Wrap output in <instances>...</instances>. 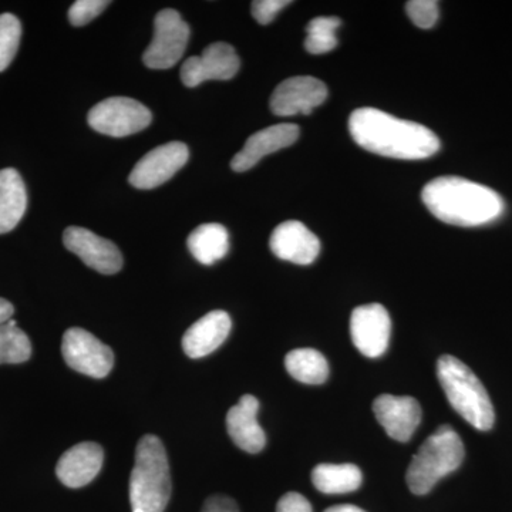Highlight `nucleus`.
Listing matches in <instances>:
<instances>
[{
  "label": "nucleus",
  "instance_id": "obj_8",
  "mask_svg": "<svg viewBox=\"0 0 512 512\" xmlns=\"http://www.w3.org/2000/svg\"><path fill=\"white\" fill-rule=\"evenodd\" d=\"M62 353L64 362L70 369L93 379L109 376L114 366L113 350L82 328H72L64 332Z\"/></svg>",
  "mask_w": 512,
  "mask_h": 512
},
{
  "label": "nucleus",
  "instance_id": "obj_19",
  "mask_svg": "<svg viewBox=\"0 0 512 512\" xmlns=\"http://www.w3.org/2000/svg\"><path fill=\"white\" fill-rule=\"evenodd\" d=\"M232 320L227 312L212 311L185 332L183 349L191 359H201L215 352L227 340Z\"/></svg>",
  "mask_w": 512,
  "mask_h": 512
},
{
  "label": "nucleus",
  "instance_id": "obj_27",
  "mask_svg": "<svg viewBox=\"0 0 512 512\" xmlns=\"http://www.w3.org/2000/svg\"><path fill=\"white\" fill-rule=\"evenodd\" d=\"M407 15L420 29H431L439 20V2L436 0H412L406 3Z\"/></svg>",
  "mask_w": 512,
  "mask_h": 512
},
{
  "label": "nucleus",
  "instance_id": "obj_6",
  "mask_svg": "<svg viewBox=\"0 0 512 512\" xmlns=\"http://www.w3.org/2000/svg\"><path fill=\"white\" fill-rule=\"evenodd\" d=\"M153 120V114L140 101L130 97H109L89 111V126L110 137H127L140 133Z\"/></svg>",
  "mask_w": 512,
  "mask_h": 512
},
{
  "label": "nucleus",
  "instance_id": "obj_28",
  "mask_svg": "<svg viewBox=\"0 0 512 512\" xmlns=\"http://www.w3.org/2000/svg\"><path fill=\"white\" fill-rule=\"evenodd\" d=\"M110 2L107 0H77L69 9V20L76 28H82L103 12Z\"/></svg>",
  "mask_w": 512,
  "mask_h": 512
},
{
  "label": "nucleus",
  "instance_id": "obj_23",
  "mask_svg": "<svg viewBox=\"0 0 512 512\" xmlns=\"http://www.w3.org/2000/svg\"><path fill=\"white\" fill-rule=\"evenodd\" d=\"M289 375L305 384H322L328 380L329 365L326 357L311 348L295 349L285 357Z\"/></svg>",
  "mask_w": 512,
  "mask_h": 512
},
{
  "label": "nucleus",
  "instance_id": "obj_32",
  "mask_svg": "<svg viewBox=\"0 0 512 512\" xmlns=\"http://www.w3.org/2000/svg\"><path fill=\"white\" fill-rule=\"evenodd\" d=\"M13 313H15V308H13L12 303L0 298V325L8 323L12 319Z\"/></svg>",
  "mask_w": 512,
  "mask_h": 512
},
{
  "label": "nucleus",
  "instance_id": "obj_1",
  "mask_svg": "<svg viewBox=\"0 0 512 512\" xmlns=\"http://www.w3.org/2000/svg\"><path fill=\"white\" fill-rule=\"evenodd\" d=\"M349 131L357 146L396 160H424L434 156L441 146L439 137L430 128L397 119L373 107L353 111Z\"/></svg>",
  "mask_w": 512,
  "mask_h": 512
},
{
  "label": "nucleus",
  "instance_id": "obj_33",
  "mask_svg": "<svg viewBox=\"0 0 512 512\" xmlns=\"http://www.w3.org/2000/svg\"><path fill=\"white\" fill-rule=\"evenodd\" d=\"M325 512H366L362 510V508L356 507V505L350 504H342V505H333V507L328 508Z\"/></svg>",
  "mask_w": 512,
  "mask_h": 512
},
{
  "label": "nucleus",
  "instance_id": "obj_24",
  "mask_svg": "<svg viewBox=\"0 0 512 512\" xmlns=\"http://www.w3.org/2000/svg\"><path fill=\"white\" fill-rule=\"evenodd\" d=\"M32 356V343L16 320L0 325V365H19Z\"/></svg>",
  "mask_w": 512,
  "mask_h": 512
},
{
  "label": "nucleus",
  "instance_id": "obj_17",
  "mask_svg": "<svg viewBox=\"0 0 512 512\" xmlns=\"http://www.w3.org/2000/svg\"><path fill=\"white\" fill-rule=\"evenodd\" d=\"M104 451L100 444L84 441L67 450L57 463L60 483L69 488H82L92 483L103 467Z\"/></svg>",
  "mask_w": 512,
  "mask_h": 512
},
{
  "label": "nucleus",
  "instance_id": "obj_25",
  "mask_svg": "<svg viewBox=\"0 0 512 512\" xmlns=\"http://www.w3.org/2000/svg\"><path fill=\"white\" fill-rule=\"evenodd\" d=\"M342 25L336 16H319L306 26L305 49L311 55H323L332 52L338 46L336 32Z\"/></svg>",
  "mask_w": 512,
  "mask_h": 512
},
{
  "label": "nucleus",
  "instance_id": "obj_14",
  "mask_svg": "<svg viewBox=\"0 0 512 512\" xmlns=\"http://www.w3.org/2000/svg\"><path fill=\"white\" fill-rule=\"evenodd\" d=\"M373 413L387 436L402 443L412 439L421 423L420 403L409 396L382 394L373 402Z\"/></svg>",
  "mask_w": 512,
  "mask_h": 512
},
{
  "label": "nucleus",
  "instance_id": "obj_4",
  "mask_svg": "<svg viewBox=\"0 0 512 512\" xmlns=\"http://www.w3.org/2000/svg\"><path fill=\"white\" fill-rule=\"evenodd\" d=\"M437 377L451 407L474 429H493L495 413L484 384L457 357L444 355L437 362Z\"/></svg>",
  "mask_w": 512,
  "mask_h": 512
},
{
  "label": "nucleus",
  "instance_id": "obj_30",
  "mask_svg": "<svg viewBox=\"0 0 512 512\" xmlns=\"http://www.w3.org/2000/svg\"><path fill=\"white\" fill-rule=\"evenodd\" d=\"M276 512H313L312 505L299 493H288L279 500Z\"/></svg>",
  "mask_w": 512,
  "mask_h": 512
},
{
  "label": "nucleus",
  "instance_id": "obj_7",
  "mask_svg": "<svg viewBox=\"0 0 512 512\" xmlns=\"http://www.w3.org/2000/svg\"><path fill=\"white\" fill-rule=\"evenodd\" d=\"M190 35V26L177 10H161L154 20V37L144 52V64L153 70L174 67L184 56Z\"/></svg>",
  "mask_w": 512,
  "mask_h": 512
},
{
  "label": "nucleus",
  "instance_id": "obj_18",
  "mask_svg": "<svg viewBox=\"0 0 512 512\" xmlns=\"http://www.w3.org/2000/svg\"><path fill=\"white\" fill-rule=\"evenodd\" d=\"M259 402L252 394H245L227 414V431L235 446L247 453H261L265 448V431L259 426Z\"/></svg>",
  "mask_w": 512,
  "mask_h": 512
},
{
  "label": "nucleus",
  "instance_id": "obj_21",
  "mask_svg": "<svg viewBox=\"0 0 512 512\" xmlns=\"http://www.w3.org/2000/svg\"><path fill=\"white\" fill-rule=\"evenodd\" d=\"M191 255L202 265H214L229 251L227 228L221 224H204L191 232L187 241Z\"/></svg>",
  "mask_w": 512,
  "mask_h": 512
},
{
  "label": "nucleus",
  "instance_id": "obj_10",
  "mask_svg": "<svg viewBox=\"0 0 512 512\" xmlns=\"http://www.w3.org/2000/svg\"><path fill=\"white\" fill-rule=\"evenodd\" d=\"M392 319L380 303L359 306L350 316V336L362 355L377 359L389 348Z\"/></svg>",
  "mask_w": 512,
  "mask_h": 512
},
{
  "label": "nucleus",
  "instance_id": "obj_2",
  "mask_svg": "<svg viewBox=\"0 0 512 512\" xmlns=\"http://www.w3.org/2000/svg\"><path fill=\"white\" fill-rule=\"evenodd\" d=\"M427 210L446 224L480 227L498 220L504 212L501 195L466 178L437 177L421 192Z\"/></svg>",
  "mask_w": 512,
  "mask_h": 512
},
{
  "label": "nucleus",
  "instance_id": "obj_9",
  "mask_svg": "<svg viewBox=\"0 0 512 512\" xmlns=\"http://www.w3.org/2000/svg\"><path fill=\"white\" fill-rule=\"evenodd\" d=\"M190 150L180 141L154 148L141 158L128 175V183L138 190H153L174 177L187 164Z\"/></svg>",
  "mask_w": 512,
  "mask_h": 512
},
{
  "label": "nucleus",
  "instance_id": "obj_11",
  "mask_svg": "<svg viewBox=\"0 0 512 512\" xmlns=\"http://www.w3.org/2000/svg\"><path fill=\"white\" fill-rule=\"evenodd\" d=\"M328 87L316 77L296 76L276 87L271 110L278 117L308 116L328 99Z\"/></svg>",
  "mask_w": 512,
  "mask_h": 512
},
{
  "label": "nucleus",
  "instance_id": "obj_5",
  "mask_svg": "<svg viewBox=\"0 0 512 512\" xmlns=\"http://www.w3.org/2000/svg\"><path fill=\"white\" fill-rule=\"evenodd\" d=\"M466 450L463 440L451 426H440L421 444L407 468L410 491L424 495L433 490L441 478L456 471L463 463Z\"/></svg>",
  "mask_w": 512,
  "mask_h": 512
},
{
  "label": "nucleus",
  "instance_id": "obj_29",
  "mask_svg": "<svg viewBox=\"0 0 512 512\" xmlns=\"http://www.w3.org/2000/svg\"><path fill=\"white\" fill-rule=\"evenodd\" d=\"M288 5H291L289 0H256V2H252V16L259 25H269L274 22L276 15Z\"/></svg>",
  "mask_w": 512,
  "mask_h": 512
},
{
  "label": "nucleus",
  "instance_id": "obj_15",
  "mask_svg": "<svg viewBox=\"0 0 512 512\" xmlns=\"http://www.w3.org/2000/svg\"><path fill=\"white\" fill-rule=\"evenodd\" d=\"M269 247L279 259L305 266L318 258L320 241L301 221H285L272 232Z\"/></svg>",
  "mask_w": 512,
  "mask_h": 512
},
{
  "label": "nucleus",
  "instance_id": "obj_31",
  "mask_svg": "<svg viewBox=\"0 0 512 512\" xmlns=\"http://www.w3.org/2000/svg\"><path fill=\"white\" fill-rule=\"evenodd\" d=\"M201 512H239L238 505L227 495H212L205 501Z\"/></svg>",
  "mask_w": 512,
  "mask_h": 512
},
{
  "label": "nucleus",
  "instance_id": "obj_16",
  "mask_svg": "<svg viewBox=\"0 0 512 512\" xmlns=\"http://www.w3.org/2000/svg\"><path fill=\"white\" fill-rule=\"evenodd\" d=\"M298 137L299 127L296 124L284 123L264 128L248 138L244 148L232 158L231 168L235 173L251 170L262 158L291 147Z\"/></svg>",
  "mask_w": 512,
  "mask_h": 512
},
{
  "label": "nucleus",
  "instance_id": "obj_22",
  "mask_svg": "<svg viewBox=\"0 0 512 512\" xmlns=\"http://www.w3.org/2000/svg\"><path fill=\"white\" fill-rule=\"evenodd\" d=\"M362 481V471L353 464H319L312 471V483L323 494L353 493Z\"/></svg>",
  "mask_w": 512,
  "mask_h": 512
},
{
  "label": "nucleus",
  "instance_id": "obj_12",
  "mask_svg": "<svg viewBox=\"0 0 512 512\" xmlns=\"http://www.w3.org/2000/svg\"><path fill=\"white\" fill-rule=\"evenodd\" d=\"M63 244L70 252L103 275H114L123 268V255L114 242L99 237L89 229L70 227L64 231Z\"/></svg>",
  "mask_w": 512,
  "mask_h": 512
},
{
  "label": "nucleus",
  "instance_id": "obj_20",
  "mask_svg": "<svg viewBox=\"0 0 512 512\" xmlns=\"http://www.w3.org/2000/svg\"><path fill=\"white\" fill-rule=\"evenodd\" d=\"M28 208V192L15 168L0 170V234L18 227Z\"/></svg>",
  "mask_w": 512,
  "mask_h": 512
},
{
  "label": "nucleus",
  "instance_id": "obj_26",
  "mask_svg": "<svg viewBox=\"0 0 512 512\" xmlns=\"http://www.w3.org/2000/svg\"><path fill=\"white\" fill-rule=\"evenodd\" d=\"M22 37V25L15 15H0V73L5 72L15 59Z\"/></svg>",
  "mask_w": 512,
  "mask_h": 512
},
{
  "label": "nucleus",
  "instance_id": "obj_3",
  "mask_svg": "<svg viewBox=\"0 0 512 512\" xmlns=\"http://www.w3.org/2000/svg\"><path fill=\"white\" fill-rule=\"evenodd\" d=\"M171 477L163 441L153 434L141 437L130 477L133 512H164L170 503Z\"/></svg>",
  "mask_w": 512,
  "mask_h": 512
},
{
  "label": "nucleus",
  "instance_id": "obj_13",
  "mask_svg": "<svg viewBox=\"0 0 512 512\" xmlns=\"http://www.w3.org/2000/svg\"><path fill=\"white\" fill-rule=\"evenodd\" d=\"M241 62L228 43H212L201 56H192L181 67V80L187 87H197L208 80H229L238 73Z\"/></svg>",
  "mask_w": 512,
  "mask_h": 512
}]
</instances>
